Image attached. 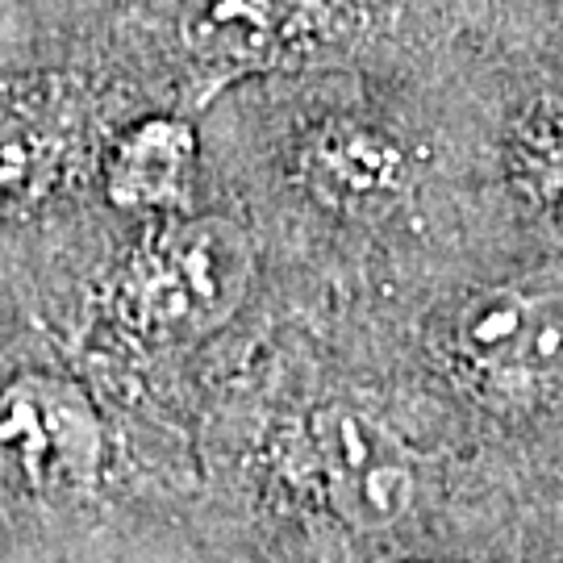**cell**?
<instances>
[{
	"label": "cell",
	"mask_w": 563,
	"mask_h": 563,
	"mask_svg": "<svg viewBox=\"0 0 563 563\" xmlns=\"http://www.w3.org/2000/svg\"><path fill=\"white\" fill-rule=\"evenodd\" d=\"M246 280L251 255L239 230L222 218H188L130 251L113 309L139 339L188 342L230 322Z\"/></svg>",
	"instance_id": "cell-1"
},
{
	"label": "cell",
	"mask_w": 563,
	"mask_h": 563,
	"mask_svg": "<svg viewBox=\"0 0 563 563\" xmlns=\"http://www.w3.org/2000/svg\"><path fill=\"white\" fill-rule=\"evenodd\" d=\"M455 355L497 393H534L563 376V297L488 288L455 318Z\"/></svg>",
	"instance_id": "cell-2"
},
{
	"label": "cell",
	"mask_w": 563,
	"mask_h": 563,
	"mask_svg": "<svg viewBox=\"0 0 563 563\" xmlns=\"http://www.w3.org/2000/svg\"><path fill=\"white\" fill-rule=\"evenodd\" d=\"M309 460L330 509L360 530L397 526L413 505L418 472L409 455L397 439H388L380 426L360 413H318L309 426Z\"/></svg>",
	"instance_id": "cell-3"
},
{
	"label": "cell",
	"mask_w": 563,
	"mask_h": 563,
	"mask_svg": "<svg viewBox=\"0 0 563 563\" xmlns=\"http://www.w3.org/2000/svg\"><path fill=\"white\" fill-rule=\"evenodd\" d=\"M192 167H197V134L180 118H142L104 151V201L125 213L188 209Z\"/></svg>",
	"instance_id": "cell-4"
},
{
	"label": "cell",
	"mask_w": 563,
	"mask_h": 563,
	"mask_svg": "<svg viewBox=\"0 0 563 563\" xmlns=\"http://www.w3.org/2000/svg\"><path fill=\"white\" fill-rule=\"evenodd\" d=\"M301 172L309 188L346 209L384 205L401 192V146L367 125H325L301 151Z\"/></svg>",
	"instance_id": "cell-5"
},
{
	"label": "cell",
	"mask_w": 563,
	"mask_h": 563,
	"mask_svg": "<svg viewBox=\"0 0 563 563\" xmlns=\"http://www.w3.org/2000/svg\"><path fill=\"white\" fill-rule=\"evenodd\" d=\"M301 0H192L184 13V38L205 55L263 51L297 21Z\"/></svg>",
	"instance_id": "cell-6"
},
{
	"label": "cell",
	"mask_w": 563,
	"mask_h": 563,
	"mask_svg": "<svg viewBox=\"0 0 563 563\" xmlns=\"http://www.w3.org/2000/svg\"><path fill=\"white\" fill-rule=\"evenodd\" d=\"M514 176L534 209L563 222V97L539 101L518 121Z\"/></svg>",
	"instance_id": "cell-7"
},
{
	"label": "cell",
	"mask_w": 563,
	"mask_h": 563,
	"mask_svg": "<svg viewBox=\"0 0 563 563\" xmlns=\"http://www.w3.org/2000/svg\"><path fill=\"white\" fill-rule=\"evenodd\" d=\"M409 563H434V560H409Z\"/></svg>",
	"instance_id": "cell-8"
}]
</instances>
